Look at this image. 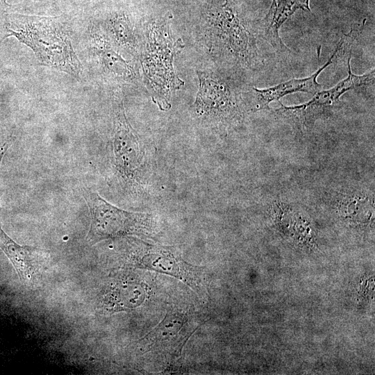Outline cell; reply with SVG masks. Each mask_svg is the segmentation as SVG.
Returning a JSON list of instances; mask_svg holds the SVG:
<instances>
[{
  "label": "cell",
  "instance_id": "1",
  "mask_svg": "<svg viewBox=\"0 0 375 375\" xmlns=\"http://www.w3.org/2000/svg\"><path fill=\"white\" fill-rule=\"evenodd\" d=\"M6 37L12 36L28 47L42 65L74 77L81 65L74 49L69 31L59 17L9 13L6 15Z\"/></svg>",
  "mask_w": 375,
  "mask_h": 375
},
{
  "label": "cell",
  "instance_id": "2",
  "mask_svg": "<svg viewBox=\"0 0 375 375\" xmlns=\"http://www.w3.org/2000/svg\"><path fill=\"white\" fill-rule=\"evenodd\" d=\"M206 18L210 42L224 61L248 69H256L262 64L255 37L229 0L210 8Z\"/></svg>",
  "mask_w": 375,
  "mask_h": 375
},
{
  "label": "cell",
  "instance_id": "3",
  "mask_svg": "<svg viewBox=\"0 0 375 375\" xmlns=\"http://www.w3.org/2000/svg\"><path fill=\"white\" fill-rule=\"evenodd\" d=\"M91 223L86 240L94 244L101 240L128 235H147L155 226L151 214L128 212L107 202L97 193L84 189Z\"/></svg>",
  "mask_w": 375,
  "mask_h": 375
},
{
  "label": "cell",
  "instance_id": "4",
  "mask_svg": "<svg viewBox=\"0 0 375 375\" xmlns=\"http://www.w3.org/2000/svg\"><path fill=\"white\" fill-rule=\"evenodd\" d=\"M198 76L199 90L194 104L197 117L223 128L238 124L247 112L242 94L216 75L199 72Z\"/></svg>",
  "mask_w": 375,
  "mask_h": 375
},
{
  "label": "cell",
  "instance_id": "5",
  "mask_svg": "<svg viewBox=\"0 0 375 375\" xmlns=\"http://www.w3.org/2000/svg\"><path fill=\"white\" fill-rule=\"evenodd\" d=\"M351 58L347 60L348 75L334 87L320 90L315 93L308 102L300 105L287 106L279 101L280 107L273 112L277 118L288 121L301 133L311 130L317 119L327 115L340 104V97L347 91L362 86L374 85V69L362 75L352 73L350 65Z\"/></svg>",
  "mask_w": 375,
  "mask_h": 375
},
{
  "label": "cell",
  "instance_id": "6",
  "mask_svg": "<svg viewBox=\"0 0 375 375\" xmlns=\"http://www.w3.org/2000/svg\"><path fill=\"white\" fill-rule=\"evenodd\" d=\"M112 147L119 174L132 184H140L144 175V151L127 119L122 103L117 106L114 119Z\"/></svg>",
  "mask_w": 375,
  "mask_h": 375
},
{
  "label": "cell",
  "instance_id": "7",
  "mask_svg": "<svg viewBox=\"0 0 375 375\" xmlns=\"http://www.w3.org/2000/svg\"><path fill=\"white\" fill-rule=\"evenodd\" d=\"M340 60L338 49L335 48L324 65L308 77L293 78L266 88H251L242 95L246 110L256 112L264 109L271 110L269 106L271 102L279 101L281 98L295 92H302L315 94L322 90V85L317 81L318 76L328 66Z\"/></svg>",
  "mask_w": 375,
  "mask_h": 375
},
{
  "label": "cell",
  "instance_id": "8",
  "mask_svg": "<svg viewBox=\"0 0 375 375\" xmlns=\"http://www.w3.org/2000/svg\"><path fill=\"white\" fill-rule=\"evenodd\" d=\"M0 249L9 258L23 283L31 286L36 283L46 262L47 251L37 247L18 244L1 226Z\"/></svg>",
  "mask_w": 375,
  "mask_h": 375
},
{
  "label": "cell",
  "instance_id": "9",
  "mask_svg": "<svg viewBox=\"0 0 375 375\" xmlns=\"http://www.w3.org/2000/svg\"><path fill=\"white\" fill-rule=\"evenodd\" d=\"M140 262L145 268L174 276L199 291L201 281L197 269L166 247L149 246Z\"/></svg>",
  "mask_w": 375,
  "mask_h": 375
},
{
  "label": "cell",
  "instance_id": "10",
  "mask_svg": "<svg viewBox=\"0 0 375 375\" xmlns=\"http://www.w3.org/2000/svg\"><path fill=\"white\" fill-rule=\"evenodd\" d=\"M330 206L338 215L353 223H365L374 219V194L360 188H345L333 192Z\"/></svg>",
  "mask_w": 375,
  "mask_h": 375
},
{
  "label": "cell",
  "instance_id": "11",
  "mask_svg": "<svg viewBox=\"0 0 375 375\" xmlns=\"http://www.w3.org/2000/svg\"><path fill=\"white\" fill-rule=\"evenodd\" d=\"M309 2L310 0H272L267 14L258 25V35L277 51H290L280 38V28L297 10L310 11Z\"/></svg>",
  "mask_w": 375,
  "mask_h": 375
},
{
  "label": "cell",
  "instance_id": "12",
  "mask_svg": "<svg viewBox=\"0 0 375 375\" xmlns=\"http://www.w3.org/2000/svg\"><path fill=\"white\" fill-rule=\"evenodd\" d=\"M188 324V317L178 312H168L164 319L142 341L147 351L171 347L182 341V333Z\"/></svg>",
  "mask_w": 375,
  "mask_h": 375
},
{
  "label": "cell",
  "instance_id": "13",
  "mask_svg": "<svg viewBox=\"0 0 375 375\" xmlns=\"http://www.w3.org/2000/svg\"><path fill=\"white\" fill-rule=\"evenodd\" d=\"M93 49L103 68L109 74L123 79H132L134 72L131 66L111 47L101 33L91 35Z\"/></svg>",
  "mask_w": 375,
  "mask_h": 375
},
{
  "label": "cell",
  "instance_id": "14",
  "mask_svg": "<svg viewBox=\"0 0 375 375\" xmlns=\"http://www.w3.org/2000/svg\"><path fill=\"white\" fill-rule=\"evenodd\" d=\"M108 29L115 40L121 46L134 49L136 37L129 17L124 12H114L106 20Z\"/></svg>",
  "mask_w": 375,
  "mask_h": 375
},
{
  "label": "cell",
  "instance_id": "15",
  "mask_svg": "<svg viewBox=\"0 0 375 375\" xmlns=\"http://www.w3.org/2000/svg\"><path fill=\"white\" fill-rule=\"evenodd\" d=\"M8 148V143H0V165L2 161L3 157Z\"/></svg>",
  "mask_w": 375,
  "mask_h": 375
},
{
  "label": "cell",
  "instance_id": "16",
  "mask_svg": "<svg viewBox=\"0 0 375 375\" xmlns=\"http://www.w3.org/2000/svg\"><path fill=\"white\" fill-rule=\"evenodd\" d=\"M8 0H0V14H3L6 12L9 4L8 3Z\"/></svg>",
  "mask_w": 375,
  "mask_h": 375
}]
</instances>
